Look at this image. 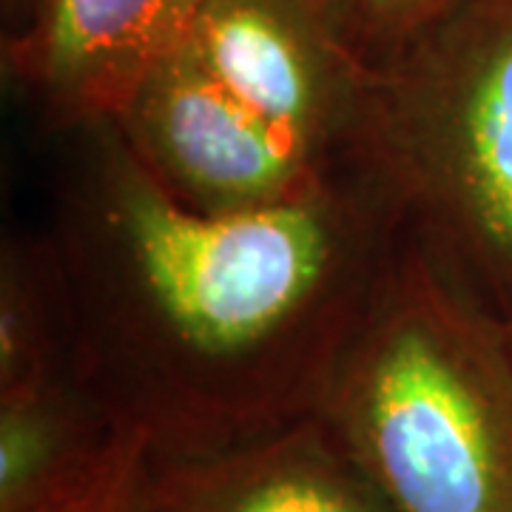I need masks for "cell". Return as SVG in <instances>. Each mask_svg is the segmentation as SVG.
<instances>
[{
	"label": "cell",
	"mask_w": 512,
	"mask_h": 512,
	"mask_svg": "<svg viewBox=\"0 0 512 512\" xmlns=\"http://www.w3.org/2000/svg\"><path fill=\"white\" fill-rule=\"evenodd\" d=\"M57 137L43 237L77 370L117 421L174 458L316 416L407 237L376 171L202 217L154 185L111 120Z\"/></svg>",
	"instance_id": "1"
},
{
	"label": "cell",
	"mask_w": 512,
	"mask_h": 512,
	"mask_svg": "<svg viewBox=\"0 0 512 512\" xmlns=\"http://www.w3.org/2000/svg\"><path fill=\"white\" fill-rule=\"evenodd\" d=\"M393 512H512V353L404 237L319 407Z\"/></svg>",
	"instance_id": "2"
},
{
	"label": "cell",
	"mask_w": 512,
	"mask_h": 512,
	"mask_svg": "<svg viewBox=\"0 0 512 512\" xmlns=\"http://www.w3.org/2000/svg\"><path fill=\"white\" fill-rule=\"evenodd\" d=\"M365 165L484 311H512V0H461L376 72Z\"/></svg>",
	"instance_id": "3"
},
{
	"label": "cell",
	"mask_w": 512,
	"mask_h": 512,
	"mask_svg": "<svg viewBox=\"0 0 512 512\" xmlns=\"http://www.w3.org/2000/svg\"><path fill=\"white\" fill-rule=\"evenodd\" d=\"M111 123L154 185L202 217L302 200L345 171L313 160L245 109L188 40L143 77Z\"/></svg>",
	"instance_id": "4"
},
{
	"label": "cell",
	"mask_w": 512,
	"mask_h": 512,
	"mask_svg": "<svg viewBox=\"0 0 512 512\" xmlns=\"http://www.w3.org/2000/svg\"><path fill=\"white\" fill-rule=\"evenodd\" d=\"M188 43L245 109L313 160L365 165L376 72L342 40L325 0H205Z\"/></svg>",
	"instance_id": "5"
},
{
	"label": "cell",
	"mask_w": 512,
	"mask_h": 512,
	"mask_svg": "<svg viewBox=\"0 0 512 512\" xmlns=\"http://www.w3.org/2000/svg\"><path fill=\"white\" fill-rule=\"evenodd\" d=\"M205 0H35L6 37V77L55 134L114 120Z\"/></svg>",
	"instance_id": "6"
},
{
	"label": "cell",
	"mask_w": 512,
	"mask_h": 512,
	"mask_svg": "<svg viewBox=\"0 0 512 512\" xmlns=\"http://www.w3.org/2000/svg\"><path fill=\"white\" fill-rule=\"evenodd\" d=\"M151 512H393L316 413L197 456H151Z\"/></svg>",
	"instance_id": "7"
},
{
	"label": "cell",
	"mask_w": 512,
	"mask_h": 512,
	"mask_svg": "<svg viewBox=\"0 0 512 512\" xmlns=\"http://www.w3.org/2000/svg\"><path fill=\"white\" fill-rule=\"evenodd\" d=\"M80 373L0 393V512H74L137 447Z\"/></svg>",
	"instance_id": "8"
},
{
	"label": "cell",
	"mask_w": 512,
	"mask_h": 512,
	"mask_svg": "<svg viewBox=\"0 0 512 512\" xmlns=\"http://www.w3.org/2000/svg\"><path fill=\"white\" fill-rule=\"evenodd\" d=\"M80 373L55 256L46 237L3 239L0 393Z\"/></svg>",
	"instance_id": "9"
},
{
	"label": "cell",
	"mask_w": 512,
	"mask_h": 512,
	"mask_svg": "<svg viewBox=\"0 0 512 512\" xmlns=\"http://www.w3.org/2000/svg\"><path fill=\"white\" fill-rule=\"evenodd\" d=\"M461 0H325L333 26L365 66L382 72Z\"/></svg>",
	"instance_id": "10"
},
{
	"label": "cell",
	"mask_w": 512,
	"mask_h": 512,
	"mask_svg": "<svg viewBox=\"0 0 512 512\" xmlns=\"http://www.w3.org/2000/svg\"><path fill=\"white\" fill-rule=\"evenodd\" d=\"M74 512H151V450L137 444L114 476Z\"/></svg>",
	"instance_id": "11"
},
{
	"label": "cell",
	"mask_w": 512,
	"mask_h": 512,
	"mask_svg": "<svg viewBox=\"0 0 512 512\" xmlns=\"http://www.w3.org/2000/svg\"><path fill=\"white\" fill-rule=\"evenodd\" d=\"M32 3H35V0H6V9H9V15L15 18V29H18L20 23H23V18L29 15Z\"/></svg>",
	"instance_id": "12"
},
{
	"label": "cell",
	"mask_w": 512,
	"mask_h": 512,
	"mask_svg": "<svg viewBox=\"0 0 512 512\" xmlns=\"http://www.w3.org/2000/svg\"><path fill=\"white\" fill-rule=\"evenodd\" d=\"M501 325H504V336H507V345H510V353H512V311L501 319Z\"/></svg>",
	"instance_id": "13"
}]
</instances>
